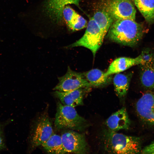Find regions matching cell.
<instances>
[{
	"mask_svg": "<svg viewBox=\"0 0 154 154\" xmlns=\"http://www.w3.org/2000/svg\"><path fill=\"white\" fill-rule=\"evenodd\" d=\"M103 9L114 21L135 19L136 11L131 0H107Z\"/></svg>",
	"mask_w": 154,
	"mask_h": 154,
	"instance_id": "8992f818",
	"label": "cell"
},
{
	"mask_svg": "<svg viewBox=\"0 0 154 154\" xmlns=\"http://www.w3.org/2000/svg\"><path fill=\"white\" fill-rule=\"evenodd\" d=\"M92 17L103 33L106 35L114 21L113 18L104 9L96 12Z\"/></svg>",
	"mask_w": 154,
	"mask_h": 154,
	"instance_id": "ffe728a7",
	"label": "cell"
},
{
	"mask_svg": "<svg viewBox=\"0 0 154 154\" xmlns=\"http://www.w3.org/2000/svg\"><path fill=\"white\" fill-rule=\"evenodd\" d=\"M85 78L91 87H100L109 84L112 78L111 75L107 76L104 72L98 69H94L83 73Z\"/></svg>",
	"mask_w": 154,
	"mask_h": 154,
	"instance_id": "2e32d148",
	"label": "cell"
},
{
	"mask_svg": "<svg viewBox=\"0 0 154 154\" xmlns=\"http://www.w3.org/2000/svg\"><path fill=\"white\" fill-rule=\"evenodd\" d=\"M145 62L140 54L135 58L120 57L114 60L105 72L106 76L120 73L136 65L144 64Z\"/></svg>",
	"mask_w": 154,
	"mask_h": 154,
	"instance_id": "8fae6325",
	"label": "cell"
},
{
	"mask_svg": "<svg viewBox=\"0 0 154 154\" xmlns=\"http://www.w3.org/2000/svg\"><path fill=\"white\" fill-rule=\"evenodd\" d=\"M132 73L116 74L113 79L115 92L120 98L125 97L126 95L129 87Z\"/></svg>",
	"mask_w": 154,
	"mask_h": 154,
	"instance_id": "e0dca14e",
	"label": "cell"
},
{
	"mask_svg": "<svg viewBox=\"0 0 154 154\" xmlns=\"http://www.w3.org/2000/svg\"><path fill=\"white\" fill-rule=\"evenodd\" d=\"M61 136L67 153L85 154L89 152L88 145L84 135L71 130L64 132Z\"/></svg>",
	"mask_w": 154,
	"mask_h": 154,
	"instance_id": "ba28073f",
	"label": "cell"
},
{
	"mask_svg": "<svg viewBox=\"0 0 154 154\" xmlns=\"http://www.w3.org/2000/svg\"><path fill=\"white\" fill-rule=\"evenodd\" d=\"M79 0H46L44 2L43 10L46 15L55 23H60L63 17L64 7L69 4L79 6Z\"/></svg>",
	"mask_w": 154,
	"mask_h": 154,
	"instance_id": "9c48e42d",
	"label": "cell"
},
{
	"mask_svg": "<svg viewBox=\"0 0 154 154\" xmlns=\"http://www.w3.org/2000/svg\"><path fill=\"white\" fill-rule=\"evenodd\" d=\"M58 79L59 82L53 89L55 90L66 92L80 88L91 87L83 73L73 71L69 67L66 74L59 77Z\"/></svg>",
	"mask_w": 154,
	"mask_h": 154,
	"instance_id": "52a82bcc",
	"label": "cell"
},
{
	"mask_svg": "<svg viewBox=\"0 0 154 154\" xmlns=\"http://www.w3.org/2000/svg\"><path fill=\"white\" fill-rule=\"evenodd\" d=\"M140 153L154 154V141L141 149Z\"/></svg>",
	"mask_w": 154,
	"mask_h": 154,
	"instance_id": "7402d4cb",
	"label": "cell"
},
{
	"mask_svg": "<svg viewBox=\"0 0 154 154\" xmlns=\"http://www.w3.org/2000/svg\"><path fill=\"white\" fill-rule=\"evenodd\" d=\"M63 16L69 27L73 31L80 30L87 27V21L70 7L64 9Z\"/></svg>",
	"mask_w": 154,
	"mask_h": 154,
	"instance_id": "9a60e30c",
	"label": "cell"
},
{
	"mask_svg": "<svg viewBox=\"0 0 154 154\" xmlns=\"http://www.w3.org/2000/svg\"><path fill=\"white\" fill-rule=\"evenodd\" d=\"M84 88L66 92L55 90L54 95L63 105L75 108L83 105Z\"/></svg>",
	"mask_w": 154,
	"mask_h": 154,
	"instance_id": "4fadbf2b",
	"label": "cell"
},
{
	"mask_svg": "<svg viewBox=\"0 0 154 154\" xmlns=\"http://www.w3.org/2000/svg\"><path fill=\"white\" fill-rule=\"evenodd\" d=\"M145 32L143 25L135 20H117L114 21L112 23L107 33V37L113 42L133 47L140 41Z\"/></svg>",
	"mask_w": 154,
	"mask_h": 154,
	"instance_id": "6da1fadb",
	"label": "cell"
},
{
	"mask_svg": "<svg viewBox=\"0 0 154 154\" xmlns=\"http://www.w3.org/2000/svg\"><path fill=\"white\" fill-rule=\"evenodd\" d=\"M6 146L3 133V126L0 123V151L4 150Z\"/></svg>",
	"mask_w": 154,
	"mask_h": 154,
	"instance_id": "44dd1931",
	"label": "cell"
},
{
	"mask_svg": "<svg viewBox=\"0 0 154 154\" xmlns=\"http://www.w3.org/2000/svg\"><path fill=\"white\" fill-rule=\"evenodd\" d=\"M136 109L139 117L144 122L154 125V94L147 92L139 99Z\"/></svg>",
	"mask_w": 154,
	"mask_h": 154,
	"instance_id": "30bf717a",
	"label": "cell"
},
{
	"mask_svg": "<svg viewBox=\"0 0 154 154\" xmlns=\"http://www.w3.org/2000/svg\"><path fill=\"white\" fill-rule=\"evenodd\" d=\"M102 140L105 151L110 153L138 154L141 149L139 137L117 133L110 129H104Z\"/></svg>",
	"mask_w": 154,
	"mask_h": 154,
	"instance_id": "7a4b0ae2",
	"label": "cell"
},
{
	"mask_svg": "<svg viewBox=\"0 0 154 154\" xmlns=\"http://www.w3.org/2000/svg\"><path fill=\"white\" fill-rule=\"evenodd\" d=\"M105 124L109 129L114 131L128 129L131 121L125 108L123 107L113 114L106 120Z\"/></svg>",
	"mask_w": 154,
	"mask_h": 154,
	"instance_id": "7c38bea8",
	"label": "cell"
},
{
	"mask_svg": "<svg viewBox=\"0 0 154 154\" xmlns=\"http://www.w3.org/2000/svg\"><path fill=\"white\" fill-rule=\"evenodd\" d=\"M54 125L58 129H68L82 131L89 126L88 122L80 116L74 108L57 104Z\"/></svg>",
	"mask_w": 154,
	"mask_h": 154,
	"instance_id": "3957f363",
	"label": "cell"
},
{
	"mask_svg": "<svg viewBox=\"0 0 154 154\" xmlns=\"http://www.w3.org/2000/svg\"><path fill=\"white\" fill-rule=\"evenodd\" d=\"M105 35L92 17L88 23L87 29L82 37L67 47L82 46L85 47L91 50L94 57L102 45Z\"/></svg>",
	"mask_w": 154,
	"mask_h": 154,
	"instance_id": "277c9868",
	"label": "cell"
},
{
	"mask_svg": "<svg viewBox=\"0 0 154 154\" xmlns=\"http://www.w3.org/2000/svg\"><path fill=\"white\" fill-rule=\"evenodd\" d=\"M41 145L49 153H67L63 146L61 136L58 135L53 133Z\"/></svg>",
	"mask_w": 154,
	"mask_h": 154,
	"instance_id": "ac0fdd59",
	"label": "cell"
},
{
	"mask_svg": "<svg viewBox=\"0 0 154 154\" xmlns=\"http://www.w3.org/2000/svg\"><path fill=\"white\" fill-rule=\"evenodd\" d=\"M139 65V79L141 86L148 90L154 89V56L151 60Z\"/></svg>",
	"mask_w": 154,
	"mask_h": 154,
	"instance_id": "5bb4252c",
	"label": "cell"
},
{
	"mask_svg": "<svg viewBox=\"0 0 154 154\" xmlns=\"http://www.w3.org/2000/svg\"><path fill=\"white\" fill-rule=\"evenodd\" d=\"M52 123L48 115L43 114L35 122L30 136V147L34 149L47 140L53 134Z\"/></svg>",
	"mask_w": 154,
	"mask_h": 154,
	"instance_id": "5b68a950",
	"label": "cell"
},
{
	"mask_svg": "<svg viewBox=\"0 0 154 154\" xmlns=\"http://www.w3.org/2000/svg\"><path fill=\"white\" fill-rule=\"evenodd\" d=\"M146 21L154 23V0H132Z\"/></svg>",
	"mask_w": 154,
	"mask_h": 154,
	"instance_id": "d6986e66",
	"label": "cell"
}]
</instances>
